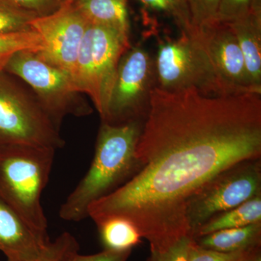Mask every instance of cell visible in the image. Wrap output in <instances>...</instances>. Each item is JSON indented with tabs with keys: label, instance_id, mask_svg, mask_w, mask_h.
Returning a JSON list of instances; mask_svg holds the SVG:
<instances>
[{
	"label": "cell",
	"instance_id": "obj_1",
	"mask_svg": "<svg viewBox=\"0 0 261 261\" xmlns=\"http://www.w3.org/2000/svg\"><path fill=\"white\" fill-rule=\"evenodd\" d=\"M260 95L154 87L136 148L138 171L89 206L88 217L95 224L128 220L152 250L191 237L186 212L192 197L228 168L260 159Z\"/></svg>",
	"mask_w": 261,
	"mask_h": 261
},
{
	"label": "cell",
	"instance_id": "obj_2",
	"mask_svg": "<svg viewBox=\"0 0 261 261\" xmlns=\"http://www.w3.org/2000/svg\"><path fill=\"white\" fill-rule=\"evenodd\" d=\"M144 122L121 125L102 123L93 161L84 177L60 207L62 219L77 222L88 217L89 206L112 193L137 173L139 164L136 148Z\"/></svg>",
	"mask_w": 261,
	"mask_h": 261
},
{
	"label": "cell",
	"instance_id": "obj_3",
	"mask_svg": "<svg viewBox=\"0 0 261 261\" xmlns=\"http://www.w3.org/2000/svg\"><path fill=\"white\" fill-rule=\"evenodd\" d=\"M56 149L0 146V198L34 230L48 235L41 202L49 181Z\"/></svg>",
	"mask_w": 261,
	"mask_h": 261
},
{
	"label": "cell",
	"instance_id": "obj_4",
	"mask_svg": "<svg viewBox=\"0 0 261 261\" xmlns=\"http://www.w3.org/2000/svg\"><path fill=\"white\" fill-rule=\"evenodd\" d=\"M129 38L112 29L89 24L82 39L73 80L79 92L88 94L104 118L122 56Z\"/></svg>",
	"mask_w": 261,
	"mask_h": 261
},
{
	"label": "cell",
	"instance_id": "obj_5",
	"mask_svg": "<svg viewBox=\"0 0 261 261\" xmlns=\"http://www.w3.org/2000/svg\"><path fill=\"white\" fill-rule=\"evenodd\" d=\"M57 126L37 99H32L0 72V146L25 145L56 149L64 145Z\"/></svg>",
	"mask_w": 261,
	"mask_h": 261
},
{
	"label": "cell",
	"instance_id": "obj_6",
	"mask_svg": "<svg viewBox=\"0 0 261 261\" xmlns=\"http://www.w3.org/2000/svg\"><path fill=\"white\" fill-rule=\"evenodd\" d=\"M157 87L163 90L195 88L206 95H223L212 63L196 34L181 32L160 43L154 58Z\"/></svg>",
	"mask_w": 261,
	"mask_h": 261
},
{
	"label": "cell",
	"instance_id": "obj_7",
	"mask_svg": "<svg viewBox=\"0 0 261 261\" xmlns=\"http://www.w3.org/2000/svg\"><path fill=\"white\" fill-rule=\"evenodd\" d=\"M4 71L21 79L34 89L38 101L58 127L67 115L84 116L92 112L85 101L80 99L81 92L71 76L43 59L38 51L15 53Z\"/></svg>",
	"mask_w": 261,
	"mask_h": 261
},
{
	"label": "cell",
	"instance_id": "obj_8",
	"mask_svg": "<svg viewBox=\"0 0 261 261\" xmlns=\"http://www.w3.org/2000/svg\"><path fill=\"white\" fill-rule=\"evenodd\" d=\"M157 87L154 59L145 48H129L122 56L102 123L121 125L145 121L150 96Z\"/></svg>",
	"mask_w": 261,
	"mask_h": 261
},
{
	"label": "cell",
	"instance_id": "obj_9",
	"mask_svg": "<svg viewBox=\"0 0 261 261\" xmlns=\"http://www.w3.org/2000/svg\"><path fill=\"white\" fill-rule=\"evenodd\" d=\"M261 193L260 159L234 165L218 175L189 202L187 224L192 238L211 218Z\"/></svg>",
	"mask_w": 261,
	"mask_h": 261
},
{
	"label": "cell",
	"instance_id": "obj_10",
	"mask_svg": "<svg viewBox=\"0 0 261 261\" xmlns=\"http://www.w3.org/2000/svg\"><path fill=\"white\" fill-rule=\"evenodd\" d=\"M89 23L75 6L68 1L50 14L33 19L30 27L42 37L44 49L38 51L43 59L74 75L77 57Z\"/></svg>",
	"mask_w": 261,
	"mask_h": 261
},
{
	"label": "cell",
	"instance_id": "obj_11",
	"mask_svg": "<svg viewBox=\"0 0 261 261\" xmlns=\"http://www.w3.org/2000/svg\"><path fill=\"white\" fill-rule=\"evenodd\" d=\"M195 30L212 63L223 95L261 94L252 87L238 39L228 24L219 22Z\"/></svg>",
	"mask_w": 261,
	"mask_h": 261
},
{
	"label": "cell",
	"instance_id": "obj_12",
	"mask_svg": "<svg viewBox=\"0 0 261 261\" xmlns=\"http://www.w3.org/2000/svg\"><path fill=\"white\" fill-rule=\"evenodd\" d=\"M50 242L38 232L3 199L0 198V251L7 260H32L40 255Z\"/></svg>",
	"mask_w": 261,
	"mask_h": 261
},
{
	"label": "cell",
	"instance_id": "obj_13",
	"mask_svg": "<svg viewBox=\"0 0 261 261\" xmlns=\"http://www.w3.org/2000/svg\"><path fill=\"white\" fill-rule=\"evenodd\" d=\"M227 24L238 39L252 87L261 93V12Z\"/></svg>",
	"mask_w": 261,
	"mask_h": 261
},
{
	"label": "cell",
	"instance_id": "obj_14",
	"mask_svg": "<svg viewBox=\"0 0 261 261\" xmlns=\"http://www.w3.org/2000/svg\"><path fill=\"white\" fill-rule=\"evenodd\" d=\"M198 246L223 252L247 251L260 247L261 222L227 228L193 239Z\"/></svg>",
	"mask_w": 261,
	"mask_h": 261
},
{
	"label": "cell",
	"instance_id": "obj_15",
	"mask_svg": "<svg viewBox=\"0 0 261 261\" xmlns=\"http://www.w3.org/2000/svg\"><path fill=\"white\" fill-rule=\"evenodd\" d=\"M74 4L89 24L112 29L129 38L126 0H75Z\"/></svg>",
	"mask_w": 261,
	"mask_h": 261
},
{
	"label": "cell",
	"instance_id": "obj_16",
	"mask_svg": "<svg viewBox=\"0 0 261 261\" xmlns=\"http://www.w3.org/2000/svg\"><path fill=\"white\" fill-rule=\"evenodd\" d=\"M261 222V193L241 205L211 218L195 233L194 238L227 228L243 227Z\"/></svg>",
	"mask_w": 261,
	"mask_h": 261
},
{
	"label": "cell",
	"instance_id": "obj_17",
	"mask_svg": "<svg viewBox=\"0 0 261 261\" xmlns=\"http://www.w3.org/2000/svg\"><path fill=\"white\" fill-rule=\"evenodd\" d=\"M97 224L104 250L128 251L142 243V237L135 225L119 217L108 218Z\"/></svg>",
	"mask_w": 261,
	"mask_h": 261
},
{
	"label": "cell",
	"instance_id": "obj_18",
	"mask_svg": "<svg viewBox=\"0 0 261 261\" xmlns=\"http://www.w3.org/2000/svg\"><path fill=\"white\" fill-rule=\"evenodd\" d=\"M44 49L42 37L32 29L0 34V72L4 71L7 63L15 53L25 50L42 51Z\"/></svg>",
	"mask_w": 261,
	"mask_h": 261
},
{
	"label": "cell",
	"instance_id": "obj_19",
	"mask_svg": "<svg viewBox=\"0 0 261 261\" xmlns=\"http://www.w3.org/2000/svg\"><path fill=\"white\" fill-rule=\"evenodd\" d=\"M147 8L171 17L181 32H192L191 15L187 0H138Z\"/></svg>",
	"mask_w": 261,
	"mask_h": 261
},
{
	"label": "cell",
	"instance_id": "obj_20",
	"mask_svg": "<svg viewBox=\"0 0 261 261\" xmlns=\"http://www.w3.org/2000/svg\"><path fill=\"white\" fill-rule=\"evenodd\" d=\"M38 17L32 12L20 9L0 0V34L22 32L31 29L30 23Z\"/></svg>",
	"mask_w": 261,
	"mask_h": 261
},
{
	"label": "cell",
	"instance_id": "obj_21",
	"mask_svg": "<svg viewBox=\"0 0 261 261\" xmlns=\"http://www.w3.org/2000/svg\"><path fill=\"white\" fill-rule=\"evenodd\" d=\"M258 12H261L260 0H221L218 21L230 23Z\"/></svg>",
	"mask_w": 261,
	"mask_h": 261
},
{
	"label": "cell",
	"instance_id": "obj_22",
	"mask_svg": "<svg viewBox=\"0 0 261 261\" xmlns=\"http://www.w3.org/2000/svg\"><path fill=\"white\" fill-rule=\"evenodd\" d=\"M195 28H203L218 21L221 0H187Z\"/></svg>",
	"mask_w": 261,
	"mask_h": 261
},
{
	"label": "cell",
	"instance_id": "obj_23",
	"mask_svg": "<svg viewBox=\"0 0 261 261\" xmlns=\"http://www.w3.org/2000/svg\"><path fill=\"white\" fill-rule=\"evenodd\" d=\"M79 250V244L74 237L68 232L60 235L56 240L49 242L39 256L32 260L7 261H63L65 256L73 250Z\"/></svg>",
	"mask_w": 261,
	"mask_h": 261
},
{
	"label": "cell",
	"instance_id": "obj_24",
	"mask_svg": "<svg viewBox=\"0 0 261 261\" xmlns=\"http://www.w3.org/2000/svg\"><path fill=\"white\" fill-rule=\"evenodd\" d=\"M193 238L184 237L162 250H150L148 261H188V251Z\"/></svg>",
	"mask_w": 261,
	"mask_h": 261
},
{
	"label": "cell",
	"instance_id": "obj_25",
	"mask_svg": "<svg viewBox=\"0 0 261 261\" xmlns=\"http://www.w3.org/2000/svg\"><path fill=\"white\" fill-rule=\"evenodd\" d=\"M248 251L249 250L235 252L216 251L202 248L198 246L194 240H192L189 248L188 261H242Z\"/></svg>",
	"mask_w": 261,
	"mask_h": 261
},
{
	"label": "cell",
	"instance_id": "obj_26",
	"mask_svg": "<svg viewBox=\"0 0 261 261\" xmlns=\"http://www.w3.org/2000/svg\"><path fill=\"white\" fill-rule=\"evenodd\" d=\"M9 4L28 11L37 16H44L56 11L60 7L57 0H4Z\"/></svg>",
	"mask_w": 261,
	"mask_h": 261
},
{
	"label": "cell",
	"instance_id": "obj_27",
	"mask_svg": "<svg viewBox=\"0 0 261 261\" xmlns=\"http://www.w3.org/2000/svg\"><path fill=\"white\" fill-rule=\"evenodd\" d=\"M132 250L128 251H112L104 250L94 255H84L79 253V250L70 252L63 261H126Z\"/></svg>",
	"mask_w": 261,
	"mask_h": 261
},
{
	"label": "cell",
	"instance_id": "obj_28",
	"mask_svg": "<svg viewBox=\"0 0 261 261\" xmlns=\"http://www.w3.org/2000/svg\"><path fill=\"white\" fill-rule=\"evenodd\" d=\"M242 261H261L260 247L249 250Z\"/></svg>",
	"mask_w": 261,
	"mask_h": 261
},
{
	"label": "cell",
	"instance_id": "obj_29",
	"mask_svg": "<svg viewBox=\"0 0 261 261\" xmlns=\"http://www.w3.org/2000/svg\"><path fill=\"white\" fill-rule=\"evenodd\" d=\"M57 1H58V3H59L60 5H61V4H63V3H65V2L75 1V0H57Z\"/></svg>",
	"mask_w": 261,
	"mask_h": 261
}]
</instances>
